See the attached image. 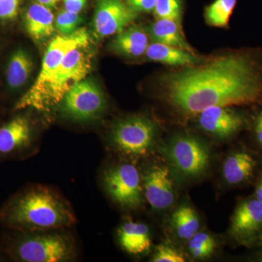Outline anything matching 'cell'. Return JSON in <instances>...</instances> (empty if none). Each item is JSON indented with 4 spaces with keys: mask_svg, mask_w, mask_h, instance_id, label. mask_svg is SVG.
I'll use <instances>...</instances> for the list:
<instances>
[{
    "mask_svg": "<svg viewBox=\"0 0 262 262\" xmlns=\"http://www.w3.org/2000/svg\"><path fill=\"white\" fill-rule=\"evenodd\" d=\"M171 222L177 235L183 239L189 241L199 230V219L191 207L179 208L172 215Z\"/></svg>",
    "mask_w": 262,
    "mask_h": 262,
    "instance_id": "cell-22",
    "label": "cell"
},
{
    "mask_svg": "<svg viewBox=\"0 0 262 262\" xmlns=\"http://www.w3.org/2000/svg\"><path fill=\"white\" fill-rule=\"evenodd\" d=\"M199 115L200 126L217 139H229L245 125L244 117L229 106H211L203 110Z\"/></svg>",
    "mask_w": 262,
    "mask_h": 262,
    "instance_id": "cell-11",
    "label": "cell"
},
{
    "mask_svg": "<svg viewBox=\"0 0 262 262\" xmlns=\"http://www.w3.org/2000/svg\"><path fill=\"white\" fill-rule=\"evenodd\" d=\"M7 222L23 230L47 231L70 227L75 216L67 202L47 188L30 189L12 202Z\"/></svg>",
    "mask_w": 262,
    "mask_h": 262,
    "instance_id": "cell-2",
    "label": "cell"
},
{
    "mask_svg": "<svg viewBox=\"0 0 262 262\" xmlns=\"http://www.w3.org/2000/svg\"><path fill=\"white\" fill-rule=\"evenodd\" d=\"M154 14L157 18H168L182 23V0H156Z\"/></svg>",
    "mask_w": 262,
    "mask_h": 262,
    "instance_id": "cell-25",
    "label": "cell"
},
{
    "mask_svg": "<svg viewBox=\"0 0 262 262\" xmlns=\"http://www.w3.org/2000/svg\"><path fill=\"white\" fill-rule=\"evenodd\" d=\"M236 4L237 0H215L205 10L207 23L213 27H227Z\"/></svg>",
    "mask_w": 262,
    "mask_h": 262,
    "instance_id": "cell-23",
    "label": "cell"
},
{
    "mask_svg": "<svg viewBox=\"0 0 262 262\" xmlns=\"http://www.w3.org/2000/svg\"><path fill=\"white\" fill-rule=\"evenodd\" d=\"M21 0H0V19L14 18L18 13Z\"/></svg>",
    "mask_w": 262,
    "mask_h": 262,
    "instance_id": "cell-28",
    "label": "cell"
},
{
    "mask_svg": "<svg viewBox=\"0 0 262 262\" xmlns=\"http://www.w3.org/2000/svg\"><path fill=\"white\" fill-rule=\"evenodd\" d=\"M145 55L150 61L170 67H193L207 61L192 52L157 42L149 44Z\"/></svg>",
    "mask_w": 262,
    "mask_h": 262,
    "instance_id": "cell-14",
    "label": "cell"
},
{
    "mask_svg": "<svg viewBox=\"0 0 262 262\" xmlns=\"http://www.w3.org/2000/svg\"><path fill=\"white\" fill-rule=\"evenodd\" d=\"M89 46H80L71 51L47 84L37 92L26 93L15 105V108L48 111L60 104L66 94L84 80L92 69L93 55Z\"/></svg>",
    "mask_w": 262,
    "mask_h": 262,
    "instance_id": "cell-3",
    "label": "cell"
},
{
    "mask_svg": "<svg viewBox=\"0 0 262 262\" xmlns=\"http://www.w3.org/2000/svg\"><path fill=\"white\" fill-rule=\"evenodd\" d=\"M35 2L51 9L56 6L57 3L59 2V0H35Z\"/></svg>",
    "mask_w": 262,
    "mask_h": 262,
    "instance_id": "cell-32",
    "label": "cell"
},
{
    "mask_svg": "<svg viewBox=\"0 0 262 262\" xmlns=\"http://www.w3.org/2000/svg\"><path fill=\"white\" fill-rule=\"evenodd\" d=\"M185 261V258L183 253L166 244H162L158 246L152 258V261L154 262H184Z\"/></svg>",
    "mask_w": 262,
    "mask_h": 262,
    "instance_id": "cell-27",
    "label": "cell"
},
{
    "mask_svg": "<svg viewBox=\"0 0 262 262\" xmlns=\"http://www.w3.org/2000/svg\"><path fill=\"white\" fill-rule=\"evenodd\" d=\"M256 198L262 203V179L256 190Z\"/></svg>",
    "mask_w": 262,
    "mask_h": 262,
    "instance_id": "cell-33",
    "label": "cell"
},
{
    "mask_svg": "<svg viewBox=\"0 0 262 262\" xmlns=\"http://www.w3.org/2000/svg\"><path fill=\"white\" fill-rule=\"evenodd\" d=\"M33 67L32 58L27 51H15L7 68V82L10 89H18L24 85L32 75Z\"/></svg>",
    "mask_w": 262,
    "mask_h": 262,
    "instance_id": "cell-21",
    "label": "cell"
},
{
    "mask_svg": "<svg viewBox=\"0 0 262 262\" xmlns=\"http://www.w3.org/2000/svg\"><path fill=\"white\" fill-rule=\"evenodd\" d=\"M129 6L139 13L154 12L156 0H127Z\"/></svg>",
    "mask_w": 262,
    "mask_h": 262,
    "instance_id": "cell-29",
    "label": "cell"
},
{
    "mask_svg": "<svg viewBox=\"0 0 262 262\" xmlns=\"http://www.w3.org/2000/svg\"><path fill=\"white\" fill-rule=\"evenodd\" d=\"M262 229V203L257 199L243 202L234 211L230 233L241 242H250Z\"/></svg>",
    "mask_w": 262,
    "mask_h": 262,
    "instance_id": "cell-13",
    "label": "cell"
},
{
    "mask_svg": "<svg viewBox=\"0 0 262 262\" xmlns=\"http://www.w3.org/2000/svg\"><path fill=\"white\" fill-rule=\"evenodd\" d=\"M30 124L25 117H18L0 127V153L7 154L22 147L31 138Z\"/></svg>",
    "mask_w": 262,
    "mask_h": 262,
    "instance_id": "cell-19",
    "label": "cell"
},
{
    "mask_svg": "<svg viewBox=\"0 0 262 262\" xmlns=\"http://www.w3.org/2000/svg\"><path fill=\"white\" fill-rule=\"evenodd\" d=\"M15 253L24 261L59 262L70 260L73 248L70 239L63 234L44 232L29 234L20 239Z\"/></svg>",
    "mask_w": 262,
    "mask_h": 262,
    "instance_id": "cell-7",
    "label": "cell"
},
{
    "mask_svg": "<svg viewBox=\"0 0 262 262\" xmlns=\"http://www.w3.org/2000/svg\"><path fill=\"white\" fill-rule=\"evenodd\" d=\"M148 35L154 42L181 48L194 53L186 40L181 29V24L168 18H157L147 28Z\"/></svg>",
    "mask_w": 262,
    "mask_h": 262,
    "instance_id": "cell-18",
    "label": "cell"
},
{
    "mask_svg": "<svg viewBox=\"0 0 262 262\" xmlns=\"http://www.w3.org/2000/svg\"><path fill=\"white\" fill-rule=\"evenodd\" d=\"M117 237L122 248L130 254H141L151 247L149 229L141 222H125L117 231Z\"/></svg>",
    "mask_w": 262,
    "mask_h": 262,
    "instance_id": "cell-17",
    "label": "cell"
},
{
    "mask_svg": "<svg viewBox=\"0 0 262 262\" xmlns=\"http://www.w3.org/2000/svg\"><path fill=\"white\" fill-rule=\"evenodd\" d=\"M203 63L167 74L161 78L164 96L179 112L199 114L211 106L262 101L260 53L234 52Z\"/></svg>",
    "mask_w": 262,
    "mask_h": 262,
    "instance_id": "cell-1",
    "label": "cell"
},
{
    "mask_svg": "<svg viewBox=\"0 0 262 262\" xmlns=\"http://www.w3.org/2000/svg\"><path fill=\"white\" fill-rule=\"evenodd\" d=\"M89 34L84 28L77 29L72 34L55 37L45 53L40 72L27 93L37 92L44 87L71 51L80 46L89 45Z\"/></svg>",
    "mask_w": 262,
    "mask_h": 262,
    "instance_id": "cell-9",
    "label": "cell"
},
{
    "mask_svg": "<svg viewBox=\"0 0 262 262\" xmlns=\"http://www.w3.org/2000/svg\"><path fill=\"white\" fill-rule=\"evenodd\" d=\"M82 21L79 13L63 10L55 19V28L63 35L70 34L77 30L79 24Z\"/></svg>",
    "mask_w": 262,
    "mask_h": 262,
    "instance_id": "cell-26",
    "label": "cell"
},
{
    "mask_svg": "<svg viewBox=\"0 0 262 262\" xmlns=\"http://www.w3.org/2000/svg\"><path fill=\"white\" fill-rule=\"evenodd\" d=\"M142 184L146 201L155 209H167L173 204V183L168 167L154 165L147 169L143 177Z\"/></svg>",
    "mask_w": 262,
    "mask_h": 262,
    "instance_id": "cell-12",
    "label": "cell"
},
{
    "mask_svg": "<svg viewBox=\"0 0 262 262\" xmlns=\"http://www.w3.org/2000/svg\"><path fill=\"white\" fill-rule=\"evenodd\" d=\"M165 151L170 164L182 177L196 178L209 168V150L194 136H176L168 143Z\"/></svg>",
    "mask_w": 262,
    "mask_h": 262,
    "instance_id": "cell-6",
    "label": "cell"
},
{
    "mask_svg": "<svg viewBox=\"0 0 262 262\" xmlns=\"http://www.w3.org/2000/svg\"><path fill=\"white\" fill-rule=\"evenodd\" d=\"M24 24L35 42H42L55 32V18L51 9L37 3L29 5L24 14Z\"/></svg>",
    "mask_w": 262,
    "mask_h": 262,
    "instance_id": "cell-15",
    "label": "cell"
},
{
    "mask_svg": "<svg viewBox=\"0 0 262 262\" xmlns=\"http://www.w3.org/2000/svg\"><path fill=\"white\" fill-rule=\"evenodd\" d=\"M106 101L99 84L85 78L74 86L60 103L63 116L77 122L98 119L106 108Z\"/></svg>",
    "mask_w": 262,
    "mask_h": 262,
    "instance_id": "cell-5",
    "label": "cell"
},
{
    "mask_svg": "<svg viewBox=\"0 0 262 262\" xmlns=\"http://www.w3.org/2000/svg\"><path fill=\"white\" fill-rule=\"evenodd\" d=\"M148 33L139 26H131L116 34L111 43L112 50L126 58H138L145 54L149 46Z\"/></svg>",
    "mask_w": 262,
    "mask_h": 262,
    "instance_id": "cell-16",
    "label": "cell"
},
{
    "mask_svg": "<svg viewBox=\"0 0 262 262\" xmlns=\"http://www.w3.org/2000/svg\"><path fill=\"white\" fill-rule=\"evenodd\" d=\"M138 13L127 0H98L94 18V34L97 39L117 34L137 18Z\"/></svg>",
    "mask_w": 262,
    "mask_h": 262,
    "instance_id": "cell-10",
    "label": "cell"
},
{
    "mask_svg": "<svg viewBox=\"0 0 262 262\" xmlns=\"http://www.w3.org/2000/svg\"><path fill=\"white\" fill-rule=\"evenodd\" d=\"M256 167L253 157L244 151L234 153L225 160L223 165V177L232 185L246 182L251 177Z\"/></svg>",
    "mask_w": 262,
    "mask_h": 262,
    "instance_id": "cell-20",
    "label": "cell"
},
{
    "mask_svg": "<svg viewBox=\"0 0 262 262\" xmlns=\"http://www.w3.org/2000/svg\"><path fill=\"white\" fill-rule=\"evenodd\" d=\"M255 134L258 143L262 146V111L258 113L255 121Z\"/></svg>",
    "mask_w": 262,
    "mask_h": 262,
    "instance_id": "cell-31",
    "label": "cell"
},
{
    "mask_svg": "<svg viewBox=\"0 0 262 262\" xmlns=\"http://www.w3.org/2000/svg\"><path fill=\"white\" fill-rule=\"evenodd\" d=\"M157 134L158 127L151 119L133 116L114 125L111 140L115 148L124 154L143 156L154 145Z\"/></svg>",
    "mask_w": 262,
    "mask_h": 262,
    "instance_id": "cell-4",
    "label": "cell"
},
{
    "mask_svg": "<svg viewBox=\"0 0 262 262\" xmlns=\"http://www.w3.org/2000/svg\"><path fill=\"white\" fill-rule=\"evenodd\" d=\"M103 184L108 195L120 206L135 209L142 203V182L135 165L124 163L108 169Z\"/></svg>",
    "mask_w": 262,
    "mask_h": 262,
    "instance_id": "cell-8",
    "label": "cell"
},
{
    "mask_svg": "<svg viewBox=\"0 0 262 262\" xmlns=\"http://www.w3.org/2000/svg\"><path fill=\"white\" fill-rule=\"evenodd\" d=\"M87 0H63L64 9L73 13H80L85 7Z\"/></svg>",
    "mask_w": 262,
    "mask_h": 262,
    "instance_id": "cell-30",
    "label": "cell"
},
{
    "mask_svg": "<svg viewBox=\"0 0 262 262\" xmlns=\"http://www.w3.org/2000/svg\"><path fill=\"white\" fill-rule=\"evenodd\" d=\"M215 239L206 232H198L189 239V249L195 258L210 257L215 249Z\"/></svg>",
    "mask_w": 262,
    "mask_h": 262,
    "instance_id": "cell-24",
    "label": "cell"
},
{
    "mask_svg": "<svg viewBox=\"0 0 262 262\" xmlns=\"http://www.w3.org/2000/svg\"><path fill=\"white\" fill-rule=\"evenodd\" d=\"M261 230H262V229H261ZM261 241H262V232H261Z\"/></svg>",
    "mask_w": 262,
    "mask_h": 262,
    "instance_id": "cell-34",
    "label": "cell"
}]
</instances>
